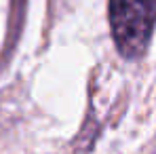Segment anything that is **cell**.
Instances as JSON below:
<instances>
[{"label": "cell", "instance_id": "obj_1", "mask_svg": "<svg viewBox=\"0 0 156 154\" xmlns=\"http://www.w3.org/2000/svg\"><path fill=\"white\" fill-rule=\"evenodd\" d=\"M110 26L125 59L141 57L156 26V0H110Z\"/></svg>", "mask_w": 156, "mask_h": 154}]
</instances>
